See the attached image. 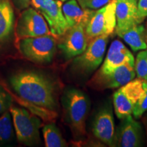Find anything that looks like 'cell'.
I'll list each match as a JSON object with an SVG mask.
<instances>
[{
    "instance_id": "cell-9",
    "label": "cell",
    "mask_w": 147,
    "mask_h": 147,
    "mask_svg": "<svg viewBox=\"0 0 147 147\" xmlns=\"http://www.w3.org/2000/svg\"><path fill=\"white\" fill-rule=\"evenodd\" d=\"M116 25V0H111L102 8L94 10L88 21L86 33L89 41L95 37L113 34Z\"/></svg>"
},
{
    "instance_id": "cell-25",
    "label": "cell",
    "mask_w": 147,
    "mask_h": 147,
    "mask_svg": "<svg viewBox=\"0 0 147 147\" xmlns=\"http://www.w3.org/2000/svg\"><path fill=\"white\" fill-rule=\"evenodd\" d=\"M137 10L140 18L144 20L147 17V0H138L137 3Z\"/></svg>"
},
{
    "instance_id": "cell-21",
    "label": "cell",
    "mask_w": 147,
    "mask_h": 147,
    "mask_svg": "<svg viewBox=\"0 0 147 147\" xmlns=\"http://www.w3.org/2000/svg\"><path fill=\"white\" fill-rule=\"evenodd\" d=\"M134 69L138 78L147 81V49L138 53Z\"/></svg>"
},
{
    "instance_id": "cell-7",
    "label": "cell",
    "mask_w": 147,
    "mask_h": 147,
    "mask_svg": "<svg viewBox=\"0 0 147 147\" xmlns=\"http://www.w3.org/2000/svg\"><path fill=\"white\" fill-rule=\"evenodd\" d=\"M31 5L45 18L51 34L57 38L63 36L69 28L62 10V1L59 0H32Z\"/></svg>"
},
{
    "instance_id": "cell-11",
    "label": "cell",
    "mask_w": 147,
    "mask_h": 147,
    "mask_svg": "<svg viewBox=\"0 0 147 147\" xmlns=\"http://www.w3.org/2000/svg\"><path fill=\"white\" fill-rule=\"evenodd\" d=\"M144 131L141 123L132 115L121 119L115 129V146L140 147L144 144Z\"/></svg>"
},
{
    "instance_id": "cell-24",
    "label": "cell",
    "mask_w": 147,
    "mask_h": 147,
    "mask_svg": "<svg viewBox=\"0 0 147 147\" xmlns=\"http://www.w3.org/2000/svg\"><path fill=\"white\" fill-rule=\"evenodd\" d=\"M11 102L12 99L10 95L0 88V115L10 110Z\"/></svg>"
},
{
    "instance_id": "cell-14",
    "label": "cell",
    "mask_w": 147,
    "mask_h": 147,
    "mask_svg": "<svg viewBox=\"0 0 147 147\" xmlns=\"http://www.w3.org/2000/svg\"><path fill=\"white\" fill-rule=\"evenodd\" d=\"M137 3L136 0H116L115 32L119 36L143 21L138 14Z\"/></svg>"
},
{
    "instance_id": "cell-5",
    "label": "cell",
    "mask_w": 147,
    "mask_h": 147,
    "mask_svg": "<svg viewBox=\"0 0 147 147\" xmlns=\"http://www.w3.org/2000/svg\"><path fill=\"white\" fill-rule=\"evenodd\" d=\"M109 35H102L91 40L82 54L74 58L71 69L81 76H87L96 70L102 63Z\"/></svg>"
},
{
    "instance_id": "cell-10",
    "label": "cell",
    "mask_w": 147,
    "mask_h": 147,
    "mask_svg": "<svg viewBox=\"0 0 147 147\" xmlns=\"http://www.w3.org/2000/svg\"><path fill=\"white\" fill-rule=\"evenodd\" d=\"M16 34L19 40L52 34L45 18L36 9L29 7L20 14L16 22Z\"/></svg>"
},
{
    "instance_id": "cell-28",
    "label": "cell",
    "mask_w": 147,
    "mask_h": 147,
    "mask_svg": "<svg viewBox=\"0 0 147 147\" xmlns=\"http://www.w3.org/2000/svg\"><path fill=\"white\" fill-rule=\"evenodd\" d=\"M59 1H67V0H59Z\"/></svg>"
},
{
    "instance_id": "cell-22",
    "label": "cell",
    "mask_w": 147,
    "mask_h": 147,
    "mask_svg": "<svg viewBox=\"0 0 147 147\" xmlns=\"http://www.w3.org/2000/svg\"><path fill=\"white\" fill-rule=\"evenodd\" d=\"M147 111V81L144 80L143 82V92L139 97L133 110L134 117L138 119Z\"/></svg>"
},
{
    "instance_id": "cell-13",
    "label": "cell",
    "mask_w": 147,
    "mask_h": 147,
    "mask_svg": "<svg viewBox=\"0 0 147 147\" xmlns=\"http://www.w3.org/2000/svg\"><path fill=\"white\" fill-rule=\"evenodd\" d=\"M92 131L97 140L108 146H115V126L113 108L106 104L99 109L93 121Z\"/></svg>"
},
{
    "instance_id": "cell-12",
    "label": "cell",
    "mask_w": 147,
    "mask_h": 147,
    "mask_svg": "<svg viewBox=\"0 0 147 147\" xmlns=\"http://www.w3.org/2000/svg\"><path fill=\"white\" fill-rule=\"evenodd\" d=\"M58 47L66 59L78 56L87 49L89 39L86 33V25L78 24L67 29L63 36Z\"/></svg>"
},
{
    "instance_id": "cell-19",
    "label": "cell",
    "mask_w": 147,
    "mask_h": 147,
    "mask_svg": "<svg viewBox=\"0 0 147 147\" xmlns=\"http://www.w3.org/2000/svg\"><path fill=\"white\" fill-rule=\"evenodd\" d=\"M45 146L47 147L67 146V142L63 138L60 130L55 123H48L42 128Z\"/></svg>"
},
{
    "instance_id": "cell-18",
    "label": "cell",
    "mask_w": 147,
    "mask_h": 147,
    "mask_svg": "<svg viewBox=\"0 0 147 147\" xmlns=\"http://www.w3.org/2000/svg\"><path fill=\"white\" fill-rule=\"evenodd\" d=\"M119 37L131 47L134 52L147 49V34L145 27L142 24L131 27Z\"/></svg>"
},
{
    "instance_id": "cell-26",
    "label": "cell",
    "mask_w": 147,
    "mask_h": 147,
    "mask_svg": "<svg viewBox=\"0 0 147 147\" xmlns=\"http://www.w3.org/2000/svg\"><path fill=\"white\" fill-rule=\"evenodd\" d=\"M12 1L14 7L18 10H23L25 9L29 8L31 5L32 0H10Z\"/></svg>"
},
{
    "instance_id": "cell-27",
    "label": "cell",
    "mask_w": 147,
    "mask_h": 147,
    "mask_svg": "<svg viewBox=\"0 0 147 147\" xmlns=\"http://www.w3.org/2000/svg\"><path fill=\"white\" fill-rule=\"evenodd\" d=\"M142 123H143V125H144L145 131H146V136L147 138V111L144 114V115H142Z\"/></svg>"
},
{
    "instance_id": "cell-8",
    "label": "cell",
    "mask_w": 147,
    "mask_h": 147,
    "mask_svg": "<svg viewBox=\"0 0 147 147\" xmlns=\"http://www.w3.org/2000/svg\"><path fill=\"white\" fill-rule=\"evenodd\" d=\"M141 79L133 80L121 86L113 94V105L117 118L122 119L133 113L137 101L143 92Z\"/></svg>"
},
{
    "instance_id": "cell-23",
    "label": "cell",
    "mask_w": 147,
    "mask_h": 147,
    "mask_svg": "<svg viewBox=\"0 0 147 147\" xmlns=\"http://www.w3.org/2000/svg\"><path fill=\"white\" fill-rule=\"evenodd\" d=\"M111 0H77L79 5L84 9L97 10L107 4Z\"/></svg>"
},
{
    "instance_id": "cell-29",
    "label": "cell",
    "mask_w": 147,
    "mask_h": 147,
    "mask_svg": "<svg viewBox=\"0 0 147 147\" xmlns=\"http://www.w3.org/2000/svg\"><path fill=\"white\" fill-rule=\"evenodd\" d=\"M146 42H147V38H146Z\"/></svg>"
},
{
    "instance_id": "cell-4",
    "label": "cell",
    "mask_w": 147,
    "mask_h": 147,
    "mask_svg": "<svg viewBox=\"0 0 147 147\" xmlns=\"http://www.w3.org/2000/svg\"><path fill=\"white\" fill-rule=\"evenodd\" d=\"M10 112L18 141L27 146L40 144V128L42 121L39 117L25 108L11 106Z\"/></svg>"
},
{
    "instance_id": "cell-1",
    "label": "cell",
    "mask_w": 147,
    "mask_h": 147,
    "mask_svg": "<svg viewBox=\"0 0 147 147\" xmlns=\"http://www.w3.org/2000/svg\"><path fill=\"white\" fill-rule=\"evenodd\" d=\"M9 81L21 100L53 111L57 108L56 86L47 75L33 70L19 71Z\"/></svg>"
},
{
    "instance_id": "cell-6",
    "label": "cell",
    "mask_w": 147,
    "mask_h": 147,
    "mask_svg": "<svg viewBox=\"0 0 147 147\" xmlns=\"http://www.w3.org/2000/svg\"><path fill=\"white\" fill-rule=\"evenodd\" d=\"M136 76L134 64L127 63L108 72L98 69L88 84L97 90L116 89L131 81Z\"/></svg>"
},
{
    "instance_id": "cell-16",
    "label": "cell",
    "mask_w": 147,
    "mask_h": 147,
    "mask_svg": "<svg viewBox=\"0 0 147 147\" xmlns=\"http://www.w3.org/2000/svg\"><path fill=\"white\" fill-rule=\"evenodd\" d=\"M63 15L69 27L78 24H84L87 26L88 21L94 10L82 8L77 0H67L62 5Z\"/></svg>"
},
{
    "instance_id": "cell-15",
    "label": "cell",
    "mask_w": 147,
    "mask_h": 147,
    "mask_svg": "<svg viewBox=\"0 0 147 147\" xmlns=\"http://www.w3.org/2000/svg\"><path fill=\"white\" fill-rule=\"evenodd\" d=\"M127 63L134 64L133 55L122 42L116 40L110 45L104 63L99 69L108 72Z\"/></svg>"
},
{
    "instance_id": "cell-3",
    "label": "cell",
    "mask_w": 147,
    "mask_h": 147,
    "mask_svg": "<svg viewBox=\"0 0 147 147\" xmlns=\"http://www.w3.org/2000/svg\"><path fill=\"white\" fill-rule=\"evenodd\" d=\"M57 38L53 35L19 40L18 50L24 57L38 64L52 61L57 50Z\"/></svg>"
},
{
    "instance_id": "cell-2",
    "label": "cell",
    "mask_w": 147,
    "mask_h": 147,
    "mask_svg": "<svg viewBox=\"0 0 147 147\" xmlns=\"http://www.w3.org/2000/svg\"><path fill=\"white\" fill-rule=\"evenodd\" d=\"M64 116L76 137L84 136L86 120L90 108V102L83 91L75 88H69L62 97Z\"/></svg>"
},
{
    "instance_id": "cell-20",
    "label": "cell",
    "mask_w": 147,
    "mask_h": 147,
    "mask_svg": "<svg viewBox=\"0 0 147 147\" xmlns=\"http://www.w3.org/2000/svg\"><path fill=\"white\" fill-rule=\"evenodd\" d=\"M13 136V122L10 112L7 110L0 117V142H6Z\"/></svg>"
},
{
    "instance_id": "cell-17",
    "label": "cell",
    "mask_w": 147,
    "mask_h": 147,
    "mask_svg": "<svg viewBox=\"0 0 147 147\" xmlns=\"http://www.w3.org/2000/svg\"><path fill=\"white\" fill-rule=\"evenodd\" d=\"M14 5L10 0H0V46L10 38L14 28Z\"/></svg>"
}]
</instances>
